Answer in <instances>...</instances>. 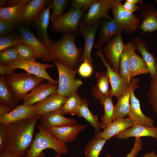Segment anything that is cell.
<instances>
[{"label": "cell", "mask_w": 157, "mask_h": 157, "mask_svg": "<svg viewBox=\"0 0 157 157\" xmlns=\"http://www.w3.org/2000/svg\"><path fill=\"white\" fill-rule=\"evenodd\" d=\"M76 34L64 33L57 41L51 40L47 48L46 56L43 60L51 62L57 60L62 64L76 70L82 63L81 47L75 44Z\"/></svg>", "instance_id": "6da1fadb"}, {"label": "cell", "mask_w": 157, "mask_h": 157, "mask_svg": "<svg viewBox=\"0 0 157 157\" xmlns=\"http://www.w3.org/2000/svg\"><path fill=\"white\" fill-rule=\"evenodd\" d=\"M39 120V116L36 115L6 124L9 136L8 148L16 157L25 156L33 140L35 127Z\"/></svg>", "instance_id": "7a4b0ae2"}, {"label": "cell", "mask_w": 157, "mask_h": 157, "mask_svg": "<svg viewBox=\"0 0 157 157\" xmlns=\"http://www.w3.org/2000/svg\"><path fill=\"white\" fill-rule=\"evenodd\" d=\"M38 131L25 157H43L44 150L50 149L61 155L67 154L68 148L56 138L47 129L38 125Z\"/></svg>", "instance_id": "3957f363"}, {"label": "cell", "mask_w": 157, "mask_h": 157, "mask_svg": "<svg viewBox=\"0 0 157 157\" xmlns=\"http://www.w3.org/2000/svg\"><path fill=\"white\" fill-rule=\"evenodd\" d=\"M5 80L13 92L16 104L23 100L28 92L46 79L27 73L13 72L4 75Z\"/></svg>", "instance_id": "277c9868"}, {"label": "cell", "mask_w": 157, "mask_h": 157, "mask_svg": "<svg viewBox=\"0 0 157 157\" xmlns=\"http://www.w3.org/2000/svg\"><path fill=\"white\" fill-rule=\"evenodd\" d=\"M53 65L43 64L21 59L0 65V74L1 76L13 72L15 69H20L26 71L29 74L46 79L53 84H58V80L51 78L47 71V68L53 67Z\"/></svg>", "instance_id": "5b68a950"}, {"label": "cell", "mask_w": 157, "mask_h": 157, "mask_svg": "<svg viewBox=\"0 0 157 157\" xmlns=\"http://www.w3.org/2000/svg\"><path fill=\"white\" fill-rule=\"evenodd\" d=\"M53 61L59 74L57 91L60 95L68 97L73 93L76 92L83 82L81 80L75 78L77 70L71 69L57 60Z\"/></svg>", "instance_id": "8992f818"}, {"label": "cell", "mask_w": 157, "mask_h": 157, "mask_svg": "<svg viewBox=\"0 0 157 157\" xmlns=\"http://www.w3.org/2000/svg\"><path fill=\"white\" fill-rule=\"evenodd\" d=\"M84 12L82 9L72 7L52 23L51 30L56 32L80 34L78 26Z\"/></svg>", "instance_id": "52a82bcc"}, {"label": "cell", "mask_w": 157, "mask_h": 157, "mask_svg": "<svg viewBox=\"0 0 157 157\" xmlns=\"http://www.w3.org/2000/svg\"><path fill=\"white\" fill-rule=\"evenodd\" d=\"M117 0H99L93 4L81 18L79 26H89L96 23L101 18L111 20L108 12Z\"/></svg>", "instance_id": "ba28073f"}, {"label": "cell", "mask_w": 157, "mask_h": 157, "mask_svg": "<svg viewBox=\"0 0 157 157\" xmlns=\"http://www.w3.org/2000/svg\"><path fill=\"white\" fill-rule=\"evenodd\" d=\"M122 0H117L112 9L113 19L128 34H131L138 28L140 19L125 9L121 3Z\"/></svg>", "instance_id": "9c48e42d"}, {"label": "cell", "mask_w": 157, "mask_h": 157, "mask_svg": "<svg viewBox=\"0 0 157 157\" xmlns=\"http://www.w3.org/2000/svg\"><path fill=\"white\" fill-rule=\"evenodd\" d=\"M122 34L116 35L108 40L103 50V53L107 59L108 63L118 73L119 70L120 56L124 44Z\"/></svg>", "instance_id": "30bf717a"}, {"label": "cell", "mask_w": 157, "mask_h": 157, "mask_svg": "<svg viewBox=\"0 0 157 157\" xmlns=\"http://www.w3.org/2000/svg\"><path fill=\"white\" fill-rule=\"evenodd\" d=\"M96 53L100 57L106 68L111 85L112 96L115 97L118 99L129 86L130 81L124 79L119 73L114 70L104 57L101 48L98 49Z\"/></svg>", "instance_id": "8fae6325"}, {"label": "cell", "mask_w": 157, "mask_h": 157, "mask_svg": "<svg viewBox=\"0 0 157 157\" xmlns=\"http://www.w3.org/2000/svg\"><path fill=\"white\" fill-rule=\"evenodd\" d=\"M58 85L48 81L41 83L32 89L23 99L22 104L33 106L45 99L57 90Z\"/></svg>", "instance_id": "7c38bea8"}, {"label": "cell", "mask_w": 157, "mask_h": 157, "mask_svg": "<svg viewBox=\"0 0 157 157\" xmlns=\"http://www.w3.org/2000/svg\"><path fill=\"white\" fill-rule=\"evenodd\" d=\"M88 127L87 125L76 124L53 127L47 130L61 142L66 144L74 141L81 131Z\"/></svg>", "instance_id": "4fadbf2b"}, {"label": "cell", "mask_w": 157, "mask_h": 157, "mask_svg": "<svg viewBox=\"0 0 157 157\" xmlns=\"http://www.w3.org/2000/svg\"><path fill=\"white\" fill-rule=\"evenodd\" d=\"M140 81L138 78H132L129 86L127 88L121 97L118 99L115 106L114 119L124 118L128 115L130 108V99L131 92L139 88L138 83Z\"/></svg>", "instance_id": "5bb4252c"}, {"label": "cell", "mask_w": 157, "mask_h": 157, "mask_svg": "<svg viewBox=\"0 0 157 157\" xmlns=\"http://www.w3.org/2000/svg\"><path fill=\"white\" fill-rule=\"evenodd\" d=\"M17 30L23 43L31 48L36 59H44L47 52V47L35 37L28 28L22 27L18 28Z\"/></svg>", "instance_id": "9a60e30c"}, {"label": "cell", "mask_w": 157, "mask_h": 157, "mask_svg": "<svg viewBox=\"0 0 157 157\" xmlns=\"http://www.w3.org/2000/svg\"><path fill=\"white\" fill-rule=\"evenodd\" d=\"M100 23L99 20L92 25L78 26L80 34L83 35L85 40L84 49L82 55V62L87 61L92 64L91 53L93 46L96 33Z\"/></svg>", "instance_id": "2e32d148"}, {"label": "cell", "mask_w": 157, "mask_h": 157, "mask_svg": "<svg viewBox=\"0 0 157 157\" xmlns=\"http://www.w3.org/2000/svg\"><path fill=\"white\" fill-rule=\"evenodd\" d=\"M135 50L142 55V58L147 66L151 79L157 78V61L154 55L149 52L147 43L138 37H133L131 42Z\"/></svg>", "instance_id": "e0dca14e"}, {"label": "cell", "mask_w": 157, "mask_h": 157, "mask_svg": "<svg viewBox=\"0 0 157 157\" xmlns=\"http://www.w3.org/2000/svg\"><path fill=\"white\" fill-rule=\"evenodd\" d=\"M60 108L39 116L41 126L47 129L51 127L72 125L78 123L75 119L64 116Z\"/></svg>", "instance_id": "ac0fdd59"}, {"label": "cell", "mask_w": 157, "mask_h": 157, "mask_svg": "<svg viewBox=\"0 0 157 157\" xmlns=\"http://www.w3.org/2000/svg\"><path fill=\"white\" fill-rule=\"evenodd\" d=\"M68 98L60 95L56 90L45 99L35 104V113L39 116L59 109Z\"/></svg>", "instance_id": "d6986e66"}, {"label": "cell", "mask_w": 157, "mask_h": 157, "mask_svg": "<svg viewBox=\"0 0 157 157\" xmlns=\"http://www.w3.org/2000/svg\"><path fill=\"white\" fill-rule=\"evenodd\" d=\"M29 0H22L17 4L11 7H0V19L15 25L22 24L24 20V12Z\"/></svg>", "instance_id": "ffe728a7"}, {"label": "cell", "mask_w": 157, "mask_h": 157, "mask_svg": "<svg viewBox=\"0 0 157 157\" xmlns=\"http://www.w3.org/2000/svg\"><path fill=\"white\" fill-rule=\"evenodd\" d=\"M35 104L18 105L11 111L0 117V124H8L37 115L35 113Z\"/></svg>", "instance_id": "44dd1931"}, {"label": "cell", "mask_w": 157, "mask_h": 157, "mask_svg": "<svg viewBox=\"0 0 157 157\" xmlns=\"http://www.w3.org/2000/svg\"><path fill=\"white\" fill-rule=\"evenodd\" d=\"M124 30L113 19L103 20L101 25L97 40L94 44L96 49L101 48L106 42L115 35L122 33Z\"/></svg>", "instance_id": "7402d4cb"}, {"label": "cell", "mask_w": 157, "mask_h": 157, "mask_svg": "<svg viewBox=\"0 0 157 157\" xmlns=\"http://www.w3.org/2000/svg\"><path fill=\"white\" fill-rule=\"evenodd\" d=\"M134 90L132 91L130 99V108L128 115L134 124H138L149 127H155L154 120L142 113L140 108V102L136 97Z\"/></svg>", "instance_id": "603a6c76"}, {"label": "cell", "mask_w": 157, "mask_h": 157, "mask_svg": "<svg viewBox=\"0 0 157 157\" xmlns=\"http://www.w3.org/2000/svg\"><path fill=\"white\" fill-rule=\"evenodd\" d=\"M129 117L116 119L101 132L96 133L95 137L108 140L134 125Z\"/></svg>", "instance_id": "cb8c5ba5"}, {"label": "cell", "mask_w": 157, "mask_h": 157, "mask_svg": "<svg viewBox=\"0 0 157 157\" xmlns=\"http://www.w3.org/2000/svg\"><path fill=\"white\" fill-rule=\"evenodd\" d=\"M51 2L47 8L43 9L35 20V25L41 41L48 48L51 44V40L49 37L47 29L50 18Z\"/></svg>", "instance_id": "d4e9b609"}, {"label": "cell", "mask_w": 157, "mask_h": 157, "mask_svg": "<svg viewBox=\"0 0 157 157\" xmlns=\"http://www.w3.org/2000/svg\"><path fill=\"white\" fill-rule=\"evenodd\" d=\"M149 136L157 140V127H149L138 124H134L124 131L115 136L120 139H126L131 137L135 138Z\"/></svg>", "instance_id": "484cf974"}, {"label": "cell", "mask_w": 157, "mask_h": 157, "mask_svg": "<svg viewBox=\"0 0 157 157\" xmlns=\"http://www.w3.org/2000/svg\"><path fill=\"white\" fill-rule=\"evenodd\" d=\"M95 76L97 79L96 85L92 89V93L95 98L99 99L104 97L112 96L109 87V79L107 71L97 72Z\"/></svg>", "instance_id": "4316f807"}, {"label": "cell", "mask_w": 157, "mask_h": 157, "mask_svg": "<svg viewBox=\"0 0 157 157\" xmlns=\"http://www.w3.org/2000/svg\"><path fill=\"white\" fill-rule=\"evenodd\" d=\"M49 1L33 0L27 4L24 12V22L29 24L38 17L42 10L45 8Z\"/></svg>", "instance_id": "83f0119b"}, {"label": "cell", "mask_w": 157, "mask_h": 157, "mask_svg": "<svg viewBox=\"0 0 157 157\" xmlns=\"http://www.w3.org/2000/svg\"><path fill=\"white\" fill-rule=\"evenodd\" d=\"M134 47L130 54L129 66V76L131 78L137 75L149 73L147 66L143 58L135 51Z\"/></svg>", "instance_id": "f1b7e54d"}, {"label": "cell", "mask_w": 157, "mask_h": 157, "mask_svg": "<svg viewBox=\"0 0 157 157\" xmlns=\"http://www.w3.org/2000/svg\"><path fill=\"white\" fill-rule=\"evenodd\" d=\"M139 10L143 19L138 28L142 30L143 33L149 32L150 34L157 30V16L155 14L156 11L149 10L144 7H140Z\"/></svg>", "instance_id": "f546056e"}, {"label": "cell", "mask_w": 157, "mask_h": 157, "mask_svg": "<svg viewBox=\"0 0 157 157\" xmlns=\"http://www.w3.org/2000/svg\"><path fill=\"white\" fill-rule=\"evenodd\" d=\"M112 96L102 97L98 99L104 108V113L102 116L101 128L105 129L114 120L115 108L113 104Z\"/></svg>", "instance_id": "4dcf8cb0"}, {"label": "cell", "mask_w": 157, "mask_h": 157, "mask_svg": "<svg viewBox=\"0 0 157 157\" xmlns=\"http://www.w3.org/2000/svg\"><path fill=\"white\" fill-rule=\"evenodd\" d=\"M82 99L77 92L72 94L60 108L63 115L69 114L79 117V110Z\"/></svg>", "instance_id": "1f68e13d"}, {"label": "cell", "mask_w": 157, "mask_h": 157, "mask_svg": "<svg viewBox=\"0 0 157 157\" xmlns=\"http://www.w3.org/2000/svg\"><path fill=\"white\" fill-rule=\"evenodd\" d=\"M134 47L131 42L124 44V47L121 55L119 65V75L123 78L130 81L129 66L131 51Z\"/></svg>", "instance_id": "d6a6232c"}, {"label": "cell", "mask_w": 157, "mask_h": 157, "mask_svg": "<svg viewBox=\"0 0 157 157\" xmlns=\"http://www.w3.org/2000/svg\"><path fill=\"white\" fill-rule=\"evenodd\" d=\"M88 105L87 99H82L79 110V117H83L93 127L96 133H98L101 128V123L99 122L97 116L91 112Z\"/></svg>", "instance_id": "836d02e7"}, {"label": "cell", "mask_w": 157, "mask_h": 157, "mask_svg": "<svg viewBox=\"0 0 157 157\" xmlns=\"http://www.w3.org/2000/svg\"><path fill=\"white\" fill-rule=\"evenodd\" d=\"M0 104L8 106L13 109L17 106L13 94L4 76H0Z\"/></svg>", "instance_id": "e575fe53"}, {"label": "cell", "mask_w": 157, "mask_h": 157, "mask_svg": "<svg viewBox=\"0 0 157 157\" xmlns=\"http://www.w3.org/2000/svg\"><path fill=\"white\" fill-rule=\"evenodd\" d=\"M107 140L94 137L88 142L85 147L86 157H99Z\"/></svg>", "instance_id": "d590c367"}, {"label": "cell", "mask_w": 157, "mask_h": 157, "mask_svg": "<svg viewBox=\"0 0 157 157\" xmlns=\"http://www.w3.org/2000/svg\"><path fill=\"white\" fill-rule=\"evenodd\" d=\"M22 59L17 52L16 46H13L1 51L0 63L4 64L10 62Z\"/></svg>", "instance_id": "8d00e7d4"}, {"label": "cell", "mask_w": 157, "mask_h": 157, "mask_svg": "<svg viewBox=\"0 0 157 157\" xmlns=\"http://www.w3.org/2000/svg\"><path fill=\"white\" fill-rule=\"evenodd\" d=\"M68 2V1L67 0H52L51 2V7L53 9V12L50 18V21L52 23L62 15Z\"/></svg>", "instance_id": "74e56055"}, {"label": "cell", "mask_w": 157, "mask_h": 157, "mask_svg": "<svg viewBox=\"0 0 157 157\" xmlns=\"http://www.w3.org/2000/svg\"><path fill=\"white\" fill-rule=\"evenodd\" d=\"M23 43L20 36L11 33L6 36L0 38V50L1 51L9 47L17 46Z\"/></svg>", "instance_id": "f35d334b"}, {"label": "cell", "mask_w": 157, "mask_h": 157, "mask_svg": "<svg viewBox=\"0 0 157 157\" xmlns=\"http://www.w3.org/2000/svg\"><path fill=\"white\" fill-rule=\"evenodd\" d=\"M147 96L149 103L157 117V78L151 79Z\"/></svg>", "instance_id": "ab89813d"}, {"label": "cell", "mask_w": 157, "mask_h": 157, "mask_svg": "<svg viewBox=\"0 0 157 157\" xmlns=\"http://www.w3.org/2000/svg\"><path fill=\"white\" fill-rule=\"evenodd\" d=\"M16 47L17 52L22 59L35 61L36 58L33 52L28 46L22 43Z\"/></svg>", "instance_id": "60d3db41"}, {"label": "cell", "mask_w": 157, "mask_h": 157, "mask_svg": "<svg viewBox=\"0 0 157 157\" xmlns=\"http://www.w3.org/2000/svg\"><path fill=\"white\" fill-rule=\"evenodd\" d=\"M8 133L7 125L0 124V152L8 148Z\"/></svg>", "instance_id": "b9f144b4"}, {"label": "cell", "mask_w": 157, "mask_h": 157, "mask_svg": "<svg viewBox=\"0 0 157 157\" xmlns=\"http://www.w3.org/2000/svg\"><path fill=\"white\" fill-rule=\"evenodd\" d=\"M98 0H73L72 1V8L82 10L84 12L89 10Z\"/></svg>", "instance_id": "7bdbcfd3"}, {"label": "cell", "mask_w": 157, "mask_h": 157, "mask_svg": "<svg viewBox=\"0 0 157 157\" xmlns=\"http://www.w3.org/2000/svg\"><path fill=\"white\" fill-rule=\"evenodd\" d=\"M92 64L87 61L82 62L79 66L77 72L82 77L87 78L90 77L93 72Z\"/></svg>", "instance_id": "ee69618b"}, {"label": "cell", "mask_w": 157, "mask_h": 157, "mask_svg": "<svg viewBox=\"0 0 157 157\" xmlns=\"http://www.w3.org/2000/svg\"><path fill=\"white\" fill-rule=\"evenodd\" d=\"M13 24L0 19V36L4 37L10 33L15 26Z\"/></svg>", "instance_id": "f6af8a7d"}, {"label": "cell", "mask_w": 157, "mask_h": 157, "mask_svg": "<svg viewBox=\"0 0 157 157\" xmlns=\"http://www.w3.org/2000/svg\"><path fill=\"white\" fill-rule=\"evenodd\" d=\"M142 149V141L140 138H135L134 145L130 152L126 157H136L138 152ZM107 157H112L110 155L107 154Z\"/></svg>", "instance_id": "bcb514c9"}, {"label": "cell", "mask_w": 157, "mask_h": 157, "mask_svg": "<svg viewBox=\"0 0 157 157\" xmlns=\"http://www.w3.org/2000/svg\"><path fill=\"white\" fill-rule=\"evenodd\" d=\"M123 6L125 10L127 11L133 13L136 10H139L140 7L137 4H134L126 0Z\"/></svg>", "instance_id": "7dc6e473"}, {"label": "cell", "mask_w": 157, "mask_h": 157, "mask_svg": "<svg viewBox=\"0 0 157 157\" xmlns=\"http://www.w3.org/2000/svg\"><path fill=\"white\" fill-rule=\"evenodd\" d=\"M0 157H16L15 154L11 150L7 148L0 152Z\"/></svg>", "instance_id": "c3c4849f"}, {"label": "cell", "mask_w": 157, "mask_h": 157, "mask_svg": "<svg viewBox=\"0 0 157 157\" xmlns=\"http://www.w3.org/2000/svg\"><path fill=\"white\" fill-rule=\"evenodd\" d=\"M11 108L4 104H0V117L12 111Z\"/></svg>", "instance_id": "681fc988"}, {"label": "cell", "mask_w": 157, "mask_h": 157, "mask_svg": "<svg viewBox=\"0 0 157 157\" xmlns=\"http://www.w3.org/2000/svg\"><path fill=\"white\" fill-rule=\"evenodd\" d=\"M21 0H7L4 5H6V7L13 6L19 3Z\"/></svg>", "instance_id": "f907efd6"}, {"label": "cell", "mask_w": 157, "mask_h": 157, "mask_svg": "<svg viewBox=\"0 0 157 157\" xmlns=\"http://www.w3.org/2000/svg\"><path fill=\"white\" fill-rule=\"evenodd\" d=\"M141 157H157V155L154 151L150 153H146L142 156Z\"/></svg>", "instance_id": "816d5d0a"}, {"label": "cell", "mask_w": 157, "mask_h": 157, "mask_svg": "<svg viewBox=\"0 0 157 157\" xmlns=\"http://www.w3.org/2000/svg\"><path fill=\"white\" fill-rule=\"evenodd\" d=\"M129 2L134 4H141L144 1L143 0H127Z\"/></svg>", "instance_id": "f5cc1de1"}, {"label": "cell", "mask_w": 157, "mask_h": 157, "mask_svg": "<svg viewBox=\"0 0 157 157\" xmlns=\"http://www.w3.org/2000/svg\"><path fill=\"white\" fill-rule=\"evenodd\" d=\"M54 157H60V155L57 153L56 155Z\"/></svg>", "instance_id": "db71d44e"}, {"label": "cell", "mask_w": 157, "mask_h": 157, "mask_svg": "<svg viewBox=\"0 0 157 157\" xmlns=\"http://www.w3.org/2000/svg\"><path fill=\"white\" fill-rule=\"evenodd\" d=\"M155 1L157 3V0H156ZM155 14L157 16V10L155 11Z\"/></svg>", "instance_id": "11a10c76"}]
</instances>
